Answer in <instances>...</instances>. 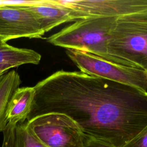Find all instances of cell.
Wrapping results in <instances>:
<instances>
[{"mask_svg": "<svg viewBox=\"0 0 147 147\" xmlns=\"http://www.w3.org/2000/svg\"><path fill=\"white\" fill-rule=\"evenodd\" d=\"M27 121L48 113L67 115L83 133L123 147L147 127V92L82 72L58 71L34 87Z\"/></svg>", "mask_w": 147, "mask_h": 147, "instance_id": "cell-1", "label": "cell"}, {"mask_svg": "<svg viewBox=\"0 0 147 147\" xmlns=\"http://www.w3.org/2000/svg\"><path fill=\"white\" fill-rule=\"evenodd\" d=\"M107 50L124 65L147 71V9L116 18Z\"/></svg>", "mask_w": 147, "mask_h": 147, "instance_id": "cell-2", "label": "cell"}, {"mask_svg": "<svg viewBox=\"0 0 147 147\" xmlns=\"http://www.w3.org/2000/svg\"><path fill=\"white\" fill-rule=\"evenodd\" d=\"M117 18L96 17L79 20L49 36L47 41L55 46L86 51L108 61L125 65L110 56L107 50L110 32Z\"/></svg>", "mask_w": 147, "mask_h": 147, "instance_id": "cell-3", "label": "cell"}, {"mask_svg": "<svg viewBox=\"0 0 147 147\" xmlns=\"http://www.w3.org/2000/svg\"><path fill=\"white\" fill-rule=\"evenodd\" d=\"M25 124L34 137L49 147H83L84 134L67 115L45 114L27 121Z\"/></svg>", "mask_w": 147, "mask_h": 147, "instance_id": "cell-4", "label": "cell"}, {"mask_svg": "<svg viewBox=\"0 0 147 147\" xmlns=\"http://www.w3.org/2000/svg\"><path fill=\"white\" fill-rule=\"evenodd\" d=\"M66 53L80 72L133 86L147 92V73L144 69L108 61L86 51L67 49Z\"/></svg>", "mask_w": 147, "mask_h": 147, "instance_id": "cell-5", "label": "cell"}, {"mask_svg": "<svg viewBox=\"0 0 147 147\" xmlns=\"http://www.w3.org/2000/svg\"><path fill=\"white\" fill-rule=\"evenodd\" d=\"M44 33L22 2L0 4V38L5 42L17 38H40Z\"/></svg>", "mask_w": 147, "mask_h": 147, "instance_id": "cell-6", "label": "cell"}, {"mask_svg": "<svg viewBox=\"0 0 147 147\" xmlns=\"http://www.w3.org/2000/svg\"><path fill=\"white\" fill-rule=\"evenodd\" d=\"M79 15L80 20L96 17H115L147 9V0L61 1Z\"/></svg>", "mask_w": 147, "mask_h": 147, "instance_id": "cell-7", "label": "cell"}, {"mask_svg": "<svg viewBox=\"0 0 147 147\" xmlns=\"http://www.w3.org/2000/svg\"><path fill=\"white\" fill-rule=\"evenodd\" d=\"M22 3L32 13L44 33L65 22L80 20L79 15L61 1H25Z\"/></svg>", "mask_w": 147, "mask_h": 147, "instance_id": "cell-8", "label": "cell"}, {"mask_svg": "<svg viewBox=\"0 0 147 147\" xmlns=\"http://www.w3.org/2000/svg\"><path fill=\"white\" fill-rule=\"evenodd\" d=\"M34 96L33 87H18L14 92L7 110L8 122L24 123L31 111Z\"/></svg>", "mask_w": 147, "mask_h": 147, "instance_id": "cell-9", "label": "cell"}, {"mask_svg": "<svg viewBox=\"0 0 147 147\" xmlns=\"http://www.w3.org/2000/svg\"><path fill=\"white\" fill-rule=\"evenodd\" d=\"M41 59V55L32 49L16 48L7 43L0 45V64L11 68L27 64H38Z\"/></svg>", "mask_w": 147, "mask_h": 147, "instance_id": "cell-10", "label": "cell"}, {"mask_svg": "<svg viewBox=\"0 0 147 147\" xmlns=\"http://www.w3.org/2000/svg\"><path fill=\"white\" fill-rule=\"evenodd\" d=\"M21 83L20 76L15 70L7 72L0 76V132L4 130L8 123V105L12 95Z\"/></svg>", "mask_w": 147, "mask_h": 147, "instance_id": "cell-11", "label": "cell"}, {"mask_svg": "<svg viewBox=\"0 0 147 147\" xmlns=\"http://www.w3.org/2000/svg\"><path fill=\"white\" fill-rule=\"evenodd\" d=\"M14 147H49L39 141L28 129L25 122L16 126Z\"/></svg>", "mask_w": 147, "mask_h": 147, "instance_id": "cell-12", "label": "cell"}, {"mask_svg": "<svg viewBox=\"0 0 147 147\" xmlns=\"http://www.w3.org/2000/svg\"><path fill=\"white\" fill-rule=\"evenodd\" d=\"M17 124L8 122L2 131L3 137L1 147H14L15 130Z\"/></svg>", "mask_w": 147, "mask_h": 147, "instance_id": "cell-13", "label": "cell"}, {"mask_svg": "<svg viewBox=\"0 0 147 147\" xmlns=\"http://www.w3.org/2000/svg\"><path fill=\"white\" fill-rule=\"evenodd\" d=\"M123 147H147V127Z\"/></svg>", "mask_w": 147, "mask_h": 147, "instance_id": "cell-14", "label": "cell"}, {"mask_svg": "<svg viewBox=\"0 0 147 147\" xmlns=\"http://www.w3.org/2000/svg\"><path fill=\"white\" fill-rule=\"evenodd\" d=\"M83 147H115L106 142L91 138L84 135Z\"/></svg>", "mask_w": 147, "mask_h": 147, "instance_id": "cell-15", "label": "cell"}, {"mask_svg": "<svg viewBox=\"0 0 147 147\" xmlns=\"http://www.w3.org/2000/svg\"><path fill=\"white\" fill-rule=\"evenodd\" d=\"M11 68L9 66L6 65H1L0 64V76L2 75L3 74L7 72Z\"/></svg>", "mask_w": 147, "mask_h": 147, "instance_id": "cell-16", "label": "cell"}, {"mask_svg": "<svg viewBox=\"0 0 147 147\" xmlns=\"http://www.w3.org/2000/svg\"><path fill=\"white\" fill-rule=\"evenodd\" d=\"M5 43H6V42H5L1 39V38H0V45L3 44H5Z\"/></svg>", "mask_w": 147, "mask_h": 147, "instance_id": "cell-17", "label": "cell"}, {"mask_svg": "<svg viewBox=\"0 0 147 147\" xmlns=\"http://www.w3.org/2000/svg\"><path fill=\"white\" fill-rule=\"evenodd\" d=\"M146 73H147V71H146Z\"/></svg>", "mask_w": 147, "mask_h": 147, "instance_id": "cell-18", "label": "cell"}]
</instances>
